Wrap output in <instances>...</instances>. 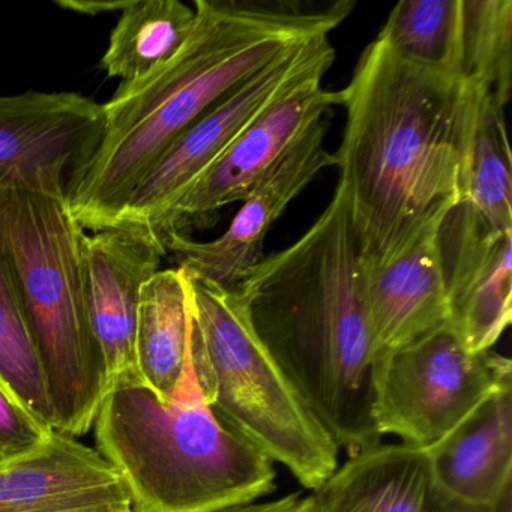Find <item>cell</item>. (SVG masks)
I'll return each instance as SVG.
<instances>
[{
	"mask_svg": "<svg viewBox=\"0 0 512 512\" xmlns=\"http://www.w3.org/2000/svg\"><path fill=\"white\" fill-rule=\"evenodd\" d=\"M335 152L364 271L382 268L461 202L475 88L374 40L340 91Z\"/></svg>",
	"mask_w": 512,
	"mask_h": 512,
	"instance_id": "1",
	"label": "cell"
},
{
	"mask_svg": "<svg viewBox=\"0 0 512 512\" xmlns=\"http://www.w3.org/2000/svg\"><path fill=\"white\" fill-rule=\"evenodd\" d=\"M355 8L293 2L196 0V23L179 52L148 76L118 88L106 107L95 154L70 176L65 197L89 232L115 226L176 139L221 98L293 47L329 37Z\"/></svg>",
	"mask_w": 512,
	"mask_h": 512,
	"instance_id": "2",
	"label": "cell"
},
{
	"mask_svg": "<svg viewBox=\"0 0 512 512\" xmlns=\"http://www.w3.org/2000/svg\"><path fill=\"white\" fill-rule=\"evenodd\" d=\"M259 340L338 448L377 445L373 353L347 191L290 247L260 260L238 289Z\"/></svg>",
	"mask_w": 512,
	"mask_h": 512,
	"instance_id": "3",
	"label": "cell"
},
{
	"mask_svg": "<svg viewBox=\"0 0 512 512\" xmlns=\"http://www.w3.org/2000/svg\"><path fill=\"white\" fill-rule=\"evenodd\" d=\"M92 430L133 512H215L275 488L274 463L214 415L194 370L167 403L142 383L115 386Z\"/></svg>",
	"mask_w": 512,
	"mask_h": 512,
	"instance_id": "4",
	"label": "cell"
},
{
	"mask_svg": "<svg viewBox=\"0 0 512 512\" xmlns=\"http://www.w3.org/2000/svg\"><path fill=\"white\" fill-rule=\"evenodd\" d=\"M85 233L65 191L0 185V238L43 371L52 428L73 437L94 428L106 397L86 308Z\"/></svg>",
	"mask_w": 512,
	"mask_h": 512,
	"instance_id": "5",
	"label": "cell"
},
{
	"mask_svg": "<svg viewBox=\"0 0 512 512\" xmlns=\"http://www.w3.org/2000/svg\"><path fill=\"white\" fill-rule=\"evenodd\" d=\"M188 281L191 364L209 409L317 490L337 470V443L257 337L238 292L190 275Z\"/></svg>",
	"mask_w": 512,
	"mask_h": 512,
	"instance_id": "6",
	"label": "cell"
},
{
	"mask_svg": "<svg viewBox=\"0 0 512 512\" xmlns=\"http://www.w3.org/2000/svg\"><path fill=\"white\" fill-rule=\"evenodd\" d=\"M508 379L511 359L493 349L469 352L445 323L374 359L377 430L428 449Z\"/></svg>",
	"mask_w": 512,
	"mask_h": 512,
	"instance_id": "7",
	"label": "cell"
},
{
	"mask_svg": "<svg viewBox=\"0 0 512 512\" xmlns=\"http://www.w3.org/2000/svg\"><path fill=\"white\" fill-rule=\"evenodd\" d=\"M335 50L326 35L293 47L221 98L188 127L158 161L122 212L119 223L157 229L178 194L284 95L323 79Z\"/></svg>",
	"mask_w": 512,
	"mask_h": 512,
	"instance_id": "8",
	"label": "cell"
},
{
	"mask_svg": "<svg viewBox=\"0 0 512 512\" xmlns=\"http://www.w3.org/2000/svg\"><path fill=\"white\" fill-rule=\"evenodd\" d=\"M322 80H308L272 104L178 194L155 229L163 241L170 232L212 226L221 208L244 202L268 170L340 106V92L326 91Z\"/></svg>",
	"mask_w": 512,
	"mask_h": 512,
	"instance_id": "9",
	"label": "cell"
},
{
	"mask_svg": "<svg viewBox=\"0 0 512 512\" xmlns=\"http://www.w3.org/2000/svg\"><path fill=\"white\" fill-rule=\"evenodd\" d=\"M86 308L103 358L106 394L142 383L136 362V325L142 287L160 271L163 238L142 224L119 223L85 233L82 241Z\"/></svg>",
	"mask_w": 512,
	"mask_h": 512,
	"instance_id": "10",
	"label": "cell"
},
{
	"mask_svg": "<svg viewBox=\"0 0 512 512\" xmlns=\"http://www.w3.org/2000/svg\"><path fill=\"white\" fill-rule=\"evenodd\" d=\"M104 127V104L76 92L0 97V185L65 191Z\"/></svg>",
	"mask_w": 512,
	"mask_h": 512,
	"instance_id": "11",
	"label": "cell"
},
{
	"mask_svg": "<svg viewBox=\"0 0 512 512\" xmlns=\"http://www.w3.org/2000/svg\"><path fill=\"white\" fill-rule=\"evenodd\" d=\"M326 130L328 121L322 119L268 170L220 238L199 242L184 233H167L164 245L175 256L178 268L224 289H238L263 259V244L272 224L322 170L335 166L334 154L323 146Z\"/></svg>",
	"mask_w": 512,
	"mask_h": 512,
	"instance_id": "12",
	"label": "cell"
},
{
	"mask_svg": "<svg viewBox=\"0 0 512 512\" xmlns=\"http://www.w3.org/2000/svg\"><path fill=\"white\" fill-rule=\"evenodd\" d=\"M448 323L469 352L493 349L512 319V229L458 203L440 227Z\"/></svg>",
	"mask_w": 512,
	"mask_h": 512,
	"instance_id": "13",
	"label": "cell"
},
{
	"mask_svg": "<svg viewBox=\"0 0 512 512\" xmlns=\"http://www.w3.org/2000/svg\"><path fill=\"white\" fill-rule=\"evenodd\" d=\"M317 512H512L511 491L496 505H470L434 476L427 452L377 443L349 460L313 493Z\"/></svg>",
	"mask_w": 512,
	"mask_h": 512,
	"instance_id": "14",
	"label": "cell"
},
{
	"mask_svg": "<svg viewBox=\"0 0 512 512\" xmlns=\"http://www.w3.org/2000/svg\"><path fill=\"white\" fill-rule=\"evenodd\" d=\"M445 221V220H443ZM443 221L428 226L382 268L362 269V295L374 359L448 323L440 250Z\"/></svg>",
	"mask_w": 512,
	"mask_h": 512,
	"instance_id": "15",
	"label": "cell"
},
{
	"mask_svg": "<svg viewBox=\"0 0 512 512\" xmlns=\"http://www.w3.org/2000/svg\"><path fill=\"white\" fill-rule=\"evenodd\" d=\"M122 502L130 496L115 467L61 431L0 464V512H62Z\"/></svg>",
	"mask_w": 512,
	"mask_h": 512,
	"instance_id": "16",
	"label": "cell"
},
{
	"mask_svg": "<svg viewBox=\"0 0 512 512\" xmlns=\"http://www.w3.org/2000/svg\"><path fill=\"white\" fill-rule=\"evenodd\" d=\"M424 451L449 494L470 505H496L512 491V379Z\"/></svg>",
	"mask_w": 512,
	"mask_h": 512,
	"instance_id": "17",
	"label": "cell"
},
{
	"mask_svg": "<svg viewBox=\"0 0 512 512\" xmlns=\"http://www.w3.org/2000/svg\"><path fill=\"white\" fill-rule=\"evenodd\" d=\"M191 293L182 269L158 271L140 292L136 362L140 379L161 401L178 394L191 371Z\"/></svg>",
	"mask_w": 512,
	"mask_h": 512,
	"instance_id": "18",
	"label": "cell"
},
{
	"mask_svg": "<svg viewBox=\"0 0 512 512\" xmlns=\"http://www.w3.org/2000/svg\"><path fill=\"white\" fill-rule=\"evenodd\" d=\"M196 23V10L179 0H130L110 34L101 70L121 85L148 76L179 52Z\"/></svg>",
	"mask_w": 512,
	"mask_h": 512,
	"instance_id": "19",
	"label": "cell"
},
{
	"mask_svg": "<svg viewBox=\"0 0 512 512\" xmlns=\"http://www.w3.org/2000/svg\"><path fill=\"white\" fill-rule=\"evenodd\" d=\"M473 88L475 106L464 157L461 202L493 226L512 229V161L505 113L484 89Z\"/></svg>",
	"mask_w": 512,
	"mask_h": 512,
	"instance_id": "20",
	"label": "cell"
},
{
	"mask_svg": "<svg viewBox=\"0 0 512 512\" xmlns=\"http://www.w3.org/2000/svg\"><path fill=\"white\" fill-rule=\"evenodd\" d=\"M511 0H460L458 76L500 106L511 97Z\"/></svg>",
	"mask_w": 512,
	"mask_h": 512,
	"instance_id": "21",
	"label": "cell"
},
{
	"mask_svg": "<svg viewBox=\"0 0 512 512\" xmlns=\"http://www.w3.org/2000/svg\"><path fill=\"white\" fill-rule=\"evenodd\" d=\"M458 37L460 0H403L376 40L403 61L460 77Z\"/></svg>",
	"mask_w": 512,
	"mask_h": 512,
	"instance_id": "22",
	"label": "cell"
},
{
	"mask_svg": "<svg viewBox=\"0 0 512 512\" xmlns=\"http://www.w3.org/2000/svg\"><path fill=\"white\" fill-rule=\"evenodd\" d=\"M0 385L52 427L46 382L29 332L4 242L0 238Z\"/></svg>",
	"mask_w": 512,
	"mask_h": 512,
	"instance_id": "23",
	"label": "cell"
},
{
	"mask_svg": "<svg viewBox=\"0 0 512 512\" xmlns=\"http://www.w3.org/2000/svg\"><path fill=\"white\" fill-rule=\"evenodd\" d=\"M52 433L49 424L38 419L0 385V464L34 451Z\"/></svg>",
	"mask_w": 512,
	"mask_h": 512,
	"instance_id": "24",
	"label": "cell"
},
{
	"mask_svg": "<svg viewBox=\"0 0 512 512\" xmlns=\"http://www.w3.org/2000/svg\"><path fill=\"white\" fill-rule=\"evenodd\" d=\"M215 512H317V509L313 494L302 496V494L293 493L269 502L244 503V505L218 509Z\"/></svg>",
	"mask_w": 512,
	"mask_h": 512,
	"instance_id": "25",
	"label": "cell"
},
{
	"mask_svg": "<svg viewBox=\"0 0 512 512\" xmlns=\"http://www.w3.org/2000/svg\"><path fill=\"white\" fill-rule=\"evenodd\" d=\"M56 4L65 10L76 11L79 14H86V16H98V14L106 13H122L127 8L130 2H118V0H112V2H106V0H100V2H92V0H58Z\"/></svg>",
	"mask_w": 512,
	"mask_h": 512,
	"instance_id": "26",
	"label": "cell"
},
{
	"mask_svg": "<svg viewBox=\"0 0 512 512\" xmlns=\"http://www.w3.org/2000/svg\"><path fill=\"white\" fill-rule=\"evenodd\" d=\"M62 512H133L131 502L113 503V505L97 506V508L71 509Z\"/></svg>",
	"mask_w": 512,
	"mask_h": 512,
	"instance_id": "27",
	"label": "cell"
}]
</instances>
